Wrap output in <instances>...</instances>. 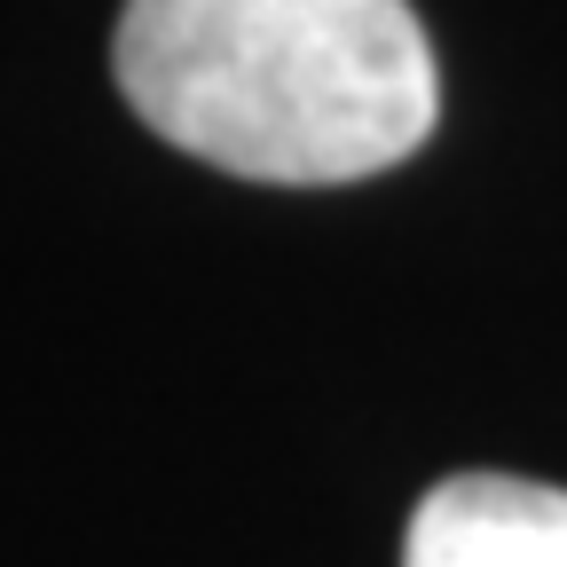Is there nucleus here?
Wrapping results in <instances>:
<instances>
[{
	"instance_id": "obj_1",
	"label": "nucleus",
	"mask_w": 567,
	"mask_h": 567,
	"mask_svg": "<svg viewBox=\"0 0 567 567\" xmlns=\"http://www.w3.org/2000/svg\"><path fill=\"white\" fill-rule=\"evenodd\" d=\"M111 71L158 142L276 189L371 182L442 111L410 0H126Z\"/></svg>"
},
{
	"instance_id": "obj_2",
	"label": "nucleus",
	"mask_w": 567,
	"mask_h": 567,
	"mask_svg": "<svg viewBox=\"0 0 567 567\" xmlns=\"http://www.w3.org/2000/svg\"><path fill=\"white\" fill-rule=\"evenodd\" d=\"M402 567H567V488L457 473L410 513Z\"/></svg>"
}]
</instances>
